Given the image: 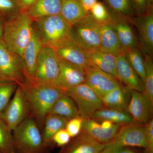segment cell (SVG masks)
<instances>
[{
    "instance_id": "17",
    "label": "cell",
    "mask_w": 153,
    "mask_h": 153,
    "mask_svg": "<svg viewBox=\"0 0 153 153\" xmlns=\"http://www.w3.org/2000/svg\"><path fill=\"white\" fill-rule=\"evenodd\" d=\"M117 75L120 82L130 90L143 92L144 82L121 53L117 55Z\"/></svg>"
},
{
    "instance_id": "25",
    "label": "cell",
    "mask_w": 153,
    "mask_h": 153,
    "mask_svg": "<svg viewBox=\"0 0 153 153\" xmlns=\"http://www.w3.org/2000/svg\"><path fill=\"white\" fill-rule=\"evenodd\" d=\"M49 114L65 118L68 120L79 116V111L75 102L65 92L55 101Z\"/></svg>"
},
{
    "instance_id": "27",
    "label": "cell",
    "mask_w": 153,
    "mask_h": 153,
    "mask_svg": "<svg viewBox=\"0 0 153 153\" xmlns=\"http://www.w3.org/2000/svg\"><path fill=\"white\" fill-rule=\"evenodd\" d=\"M91 118L99 121L108 120L121 125L134 122L126 111H120L105 107L96 111Z\"/></svg>"
},
{
    "instance_id": "8",
    "label": "cell",
    "mask_w": 153,
    "mask_h": 153,
    "mask_svg": "<svg viewBox=\"0 0 153 153\" xmlns=\"http://www.w3.org/2000/svg\"><path fill=\"white\" fill-rule=\"evenodd\" d=\"M60 68V58L55 49L44 46L38 58L33 79L30 80L55 85L59 76Z\"/></svg>"
},
{
    "instance_id": "44",
    "label": "cell",
    "mask_w": 153,
    "mask_h": 153,
    "mask_svg": "<svg viewBox=\"0 0 153 153\" xmlns=\"http://www.w3.org/2000/svg\"><path fill=\"white\" fill-rule=\"evenodd\" d=\"M5 22V21L0 17V38H2V37L3 30H4Z\"/></svg>"
},
{
    "instance_id": "19",
    "label": "cell",
    "mask_w": 153,
    "mask_h": 153,
    "mask_svg": "<svg viewBox=\"0 0 153 153\" xmlns=\"http://www.w3.org/2000/svg\"><path fill=\"white\" fill-rule=\"evenodd\" d=\"M55 50L60 59L71 64L84 69L91 65L88 52L71 41Z\"/></svg>"
},
{
    "instance_id": "42",
    "label": "cell",
    "mask_w": 153,
    "mask_h": 153,
    "mask_svg": "<svg viewBox=\"0 0 153 153\" xmlns=\"http://www.w3.org/2000/svg\"><path fill=\"white\" fill-rule=\"evenodd\" d=\"M83 8L87 13H89L91 7L97 1V0H79Z\"/></svg>"
},
{
    "instance_id": "26",
    "label": "cell",
    "mask_w": 153,
    "mask_h": 153,
    "mask_svg": "<svg viewBox=\"0 0 153 153\" xmlns=\"http://www.w3.org/2000/svg\"><path fill=\"white\" fill-rule=\"evenodd\" d=\"M79 0H63L60 14L72 26L88 15Z\"/></svg>"
},
{
    "instance_id": "24",
    "label": "cell",
    "mask_w": 153,
    "mask_h": 153,
    "mask_svg": "<svg viewBox=\"0 0 153 153\" xmlns=\"http://www.w3.org/2000/svg\"><path fill=\"white\" fill-rule=\"evenodd\" d=\"M63 0H37L26 11L33 21L51 15L60 14Z\"/></svg>"
},
{
    "instance_id": "41",
    "label": "cell",
    "mask_w": 153,
    "mask_h": 153,
    "mask_svg": "<svg viewBox=\"0 0 153 153\" xmlns=\"http://www.w3.org/2000/svg\"><path fill=\"white\" fill-rule=\"evenodd\" d=\"M22 11H27L37 0H16Z\"/></svg>"
},
{
    "instance_id": "31",
    "label": "cell",
    "mask_w": 153,
    "mask_h": 153,
    "mask_svg": "<svg viewBox=\"0 0 153 153\" xmlns=\"http://www.w3.org/2000/svg\"><path fill=\"white\" fill-rule=\"evenodd\" d=\"M19 84L15 82L0 80V116L13 96Z\"/></svg>"
},
{
    "instance_id": "15",
    "label": "cell",
    "mask_w": 153,
    "mask_h": 153,
    "mask_svg": "<svg viewBox=\"0 0 153 153\" xmlns=\"http://www.w3.org/2000/svg\"><path fill=\"white\" fill-rule=\"evenodd\" d=\"M60 65L59 76L55 85L56 87L65 91L85 82L84 68L60 58Z\"/></svg>"
},
{
    "instance_id": "9",
    "label": "cell",
    "mask_w": 153,
    "mask_h": 153,
    "mask_svg": "<svg viewBox=\"0 0 153 153\" xmlns=\"http://www.w3.org/2000/svg\"><path fill=\"white\" fill-rule=\"evenodd\" d=\"M105 146L146 148L145 124L131 123L121 126L116 134Z\"/></svg>"
},
{
    "instance_id": "45",
    "label": "cell",
    "mask_w": 153,
    "mask_h": 153,
    "mask_svg": "<svg viewBox=\"0 0 153 153\" xmlns=\"http://www.w3.org/2000/svg\"><path fill=\"white\" fill-rule=\"evenodd\" d=\"M149 7H153V0H147Z\"/></svg>"
},
{
    "instance_id": "36",
    "label": "cell",
    "mask_w": 153,
    "mask_h": 153,
    "mask_svg": "<svg viewBox=\"0 0 153 153\" xmlns=\"http://www.w3.org/2000/svg\"><path fill=\"white\" fill-rule=\"evenodd\" d=\"M83 121L82 118L78 116L71 119L67 122L65 128L71 138L77 137L81 132Z\"/></svg>"
},
{
    "instance_id": "23",
    "label": "cell",
    "mask_w": 153,
    "mask_h": 153,
    "mask_svg": "<svg viewBox=\"0 0 153 153\" xmlns=\"http://www.w3.org/2000/svg\"><path fill=\"white\" fill-rule=\"evenodd\" d=\"M88 54L91 65L117 78V55L100 50Z\"/></svg>"
},
{
    "instance_id": "20",
    "label": "cell",
    "mask_w": 153,
    "mask_h": 153,
    "mask_svg": "<svg viewBox=\"0 0 153 153\" xmlns=\"http://www.w3.org/2000/svg\"><path fill=\"white\" fill-rule=\"evenodd\" d=\"M121 126L115 124L111 128L105 129L97 121L87 119L83 120L81 131L97 141L105 145L114 137Z\"/></svg>"
},
{
    "instance_id": "4",
    "label": "cell",
    "mask_w": 153,
    "mask_h": 153,
    "mask_svg": "<svg viewBox=\"0 0 153 153\" xmlns=\"http://www.w3.org/2000/svg\"><path fill=\"white\" fill-rule=\"evenodd\" d=\"M13 135L17 153H44L47 146L34 118L25 119L13 131Z\"/></svg>"
},
{
    "instance_id": "6",
    "label": "cell",
    "mask_w": 153,
    "mask_h": 153,
    "mask_svg": "<svg viewBox=\"0 0 153 153\" xmlns=\"http://www.w3.org/2000/svg\"><path fill=\"white\" fill-rule=\"evenodd\" d=\"M71 41L88 52L100 50L99 25L89 13L84 19L72 25Z\"/></svg>"
},
{
    "instance_id": "11",
    "label": "cell",
    "mask_w": 153,
    "mask_h": 153,
    "mask_svg": "<svg viewBox=\"0 0 153 153\" xmlns=\"http://www.w3.org/2000/svg\"><path fill=\"white\" fill-rule=\"evenodd\" d=\"M85 83L102 98L121 83L112 75L91 65L85 68Z\"/></svg>"
},
{
    "instance_id": "7",
    "label": "cell",
    "mask_w": 153,
    "mask_h": 153,
    "mask_svg": "<svg viewBox=\"0 0 153 153\" xmlns=\"http://www.w3.org/2000/svg\"><path fill=\"white\" fill-rule=\"evenodd\" d=\"M75 102L82 119L92 118L103 106L101 99L85 82L64 91Z\"/></svg>"
},
{
    "instance_id": "13",
    "label": "cell",
    "mask_w": 153,
    "mask_h": 153,
    "mask_svg": "<svg viewBox=\"0 0 153 153\" xmlns=\"http://www.w3.org/2000/svg\"><path fill=\"white\" fill-rule=\"evenodd\" d=\"M139 33L138 47L143 54L152 57L153 53V7L149 9L146 14L137 16L133 19Z\"/></svg>"
},
{
    "instance_id": "3",
    "label": "cell",
    "mask_w": 153,
    "mask_h": 153,
    "mask_svg": "<svg viewBox=\"0 0 153 153\" xmlns=\"http://www.w3.org/2000/svg\"><path fill=\"white\" fill-rule=\"evenodd\" d=\"M33 28V20L26 11H22L5 21L2 38L10 48L22 57Z\"/></svg>"
},
{
    "instance_id": "18",
    "label": "cell",
    "mask_w": 153,
    "mask_h": 153,
    "mask_svg": "<svg viewBox=\"0 0 153 153\" xmlns=\"http://www.w3.org/2000/svg\"><path fill=\"white\" fill-rule=\"evenodd\" d=\"M62 147L58 153H101L105 144L97 141L82 131Z\"/></svg>"
},
{
    "instance_id": "22",
    "label": "cell",
    "mask_w": 153,
    "mask_h": 153,
    "mask_svg": "<svg viewBox=\"0 0 153 153\" xmlns=\"http://www.w3.org/2000/svg\"><path fill=\"white\" fill-rule=\"evenodd\" d=\"M99 23L100 38V50L118 55L122 52L121 47L111 21Z\"/></svg>"
},
{
    "instance_id": "37",
    "label": "cell",
    "mask_w": 153,
    "mask_h": 153,
    "mask_svg": "<svg viewBox=\"0 0 153 153\" xmlns=\"http://www.w3.org/2000/svg\"><path fill=\"white\" fill-rule=\"evenodd\" d=\"M146 153H153V120L145 124Z\"/></svg>"
},
{
    "instance_id": "35",
    "label": "cell",
    "mask_w": 153,
    "mask_h": 153,
    "mask_svg": "<svg viewBox=\"0 0 153 153\" xmlns=\"http://www.w3.org/2000/svg\"><path fill=\"white\" fill-rule=\"evenodd\" d=\"M89 13L98 23H104L111 21V16L107 7L100 2H97L91 7Z\"/></svg>"
},
{
    "instance_id": "21",
    "label": "cell",
    "mask_w": 153,
    "mask_h": 153,
    "mask_svg": "<svg viewBox=\"0 0 153 153\" xmlns=\"http://www.w3.org/2000/svg\"><path fill=\"white\" fill-rule=\"evenodd\" d=\"M131 91L120 84L101 98L103 106L106 108L126 111Z\"/></svg>"
},
{
    "instance_id": "10",
    "label": "cell",
    "mask_w": 153,
    "mask_h": 153,
    "mask_svg": "<svg viewBox=\"0 0 153 153\" xmlns=\"http://www.w3.org/2000/svg\"><path fill=\"white\" fill-rule=\"evenodd\" d=\"M30 112L23 88L18 85L5 109L0 116L12 131L27 117Z\"/></svg>"
},
{
    "instance_id": "14",
    "label": "cell",
    "mask_w": 153,
    "mask_h": 153,
    "mask_svg": "<svg viewBox=\"0 0 153 153\" xmlns=\"http://www.w3.org/2000/svg\"><path fill=\"white\" fill-rule=\"evenodd\" d=\"M153 106V103L143 92L131 91L126 111L135 122L146 124L152 119Z\"/></svg>"
},
{
    "instance_id": "12",
    "label": "cell",
    "mask_w": 153,
    "mask_h": 153,
    "mask_svg": "<svg viewBox=\"0 0 153 153\" xmlns=\"http://www.w3.org/2000/svg\"><path fill=\"white\" fill-rule=\"evenodd\" d=\"M109 11L111 22L120 42L121 53L126 49L138 47V41L132 26L134 18L124 16Z\"/></svg>"
},
{
    "instance_id": "5",
    "label": "cell",
    "mask_w": 153,
    "mask_h": 153,
    "mask_svg": "<svg viewBox=\"0 0 153 153\" xmlns=\"http://www.w3.org/2000/svg\"><path fill=\"white\" fill-rule=\"evenodd\" d=\"M26 79L23 58L0 38V80L13 81L22 85Z\"/></svg>"
},
{
    "instance_id": "34",
    "label": "cell",
    "mask_w": 153,
    "mask_h": 153,
    "mask_svg": "<svg viewBox=\"0 0 153 153\" xmlns=\"http://www.w3.org/2000/svg\"><path fill=\"white\" fill-rule=\"evenodd\" d=\"M22 12L16 0H0V17L7 21Z\"/></svg>"
},
{
    "instance_id": "32",
    "label": "cell",
    "mask_w": 153,
    "mask_h": 153,
    "mask_svg": "<svg viewBox=\"0 0 153 153\" xmlns=\"http://www.w3.org/2000/svg\"><path fill=\"white\" fill-rule=\"evenodd\" d=\"M109 10L114 13L133 18L134 13L130 0H105Z\"/></svg>"
},
{
    "instance_id": "38",
    "label": "cell",
    "mask_w": 153,
    "mask_h": 153,
    "mask_svg": "<svg viewBox=\"0 0 153 153\" xmlns=\"http://www.w3.org/2000/svg\"><path fill=\"white\" fill-rule=\"evenodd\" d=\"M71 139L66 129L63 128L57 132L52 137V142L55 143L58 147H63L68 144Z\"/></svg>"
},
{
    "instance_id": "16",
    "label": "cell",
    "mask_w": 153,
    "mask_h": 153,
    "mask_svg": "<svg viewBox=\"0 0 153 153\" xmlns=\"http://www.w3.org/2000/svg\"><path fill=\"white\" fill-rule=\"evenodd\" d=\"M33 27L32 36L24 49L22 56L25 63L27 79L29 80L33 79L39 55L44 46L33 26Z\"/></svg>"
},
{
    "instance_id": "43",
    "label": "cell",
    "mask_w": 153,
    "mask_h": 153,
    "mask_svg": "<svg viewBox=\"0 0 153 153\" xmlns=\"http://www.w3.org/2000/svg\"><path fill=\"white\" fill-rule=\"evenodd\" d=\"M100 125L102 128L105 129H109L112 128L115 124L114 123H113L110 121L108 120H102V121Z\"/></svg>"
},
{
    "instance_id": "33",
    "label": "cell",
    "mask_w": 153,
    "mask_h": 153,
    "mask_svg": "<svg viewBox=\"0 0 153 153\" xmlns=\"http://www.w3.org/2000/svg\"><path fill=\"white\" fill-rule=\"evenodd\" d=\"M15 150L13 131L0 117V152L11 153Z\"/></svg>"
},
{
    "instance_id": "47",
    "label": "cell",
    "mask_w": 153,
    "mask_h": 153,
    "mask_svg": "<svg viewBox=\"0 0 153 153\" xmlns=\"http://www.w3.org/2000/svg\"><path fill=\"white\" fill-rule=\"evenodd\" d=\"M0 153H1V152H0Z\"/></svg>"
},
{
    "instance_id": "40",
    "label": "cell",
    "mask_w": 153,
    "mask_h": 153,
    "mask_svg": "<svg viewBox=\"0 0 153 153\" xmlns=\"http://www.w3.org/2000/svg\"><path fill=\"white\" fill-rule=\"evenodd\" d=\"M101 153H140L129 147L105 146Z\"/></svg>"
},
{
    "instance_id": "46",
    "label": "cell",
    "mask_w": 153,
    "mask_h": 153,
    "mask_svg": "<svg viewBox=\"0 0 153 153\" xmlns=\"http://www.w3.org/2000/svg\"><path fill=\"white\" fill-rule=\"evenodd\" d=\"M11 153H17V152H16V150L13 151Z\"/></svg>"
},
{
    "instance_id": "28",
    "label": "cell",
    "mask_w": 153,
    "mask_h": 153,
    "mask_svg": "<svg viewBox=\"0 0 153 153\" xmlns=\"http://www.w3.org/2000/svg\"><path fill=\"white\" fill-rule=\"evenodd\" d=\"M68 121L65 118L56 115L47 114L44 119L42 133L44 143L47 146L52 143V137L57 132L65 128Z\"/></svg>"
},
{
    "instance_id": "29",
    "label": "cell",
    "mask_w": 153,
    "mask_h": 153,
    "mask_svg": "<svg viewBox=\"0 0 153 153\" xmlns=\"http://www.w3.org/2000/svg\"><path fill=\"white\" fill-rule=\"evenodd\" d=\"M136 73L143 80H145V66L143 55L138 47L126 49L122 52Z\"/></svg>"
},
{
    "instance_id": "2",
    "label": "cell",
    "mask_w": 153,
    "mask_h": 153,
    "mask_svg": "<svg viewBox=\"0 0 153 153\" xmlns=\"http://www.w3.org/2000/svg\"><path fill=\"white\" fill-rule=\"evenodd\" d=\"M33 26L44 46L55 49L71 41L72 26L60 14L36 19Z\"/></svg>"
},
{
    "instance_id": "39",
    "label": "cell",
    "mask_w": 153,
    "mask_h": 153,
    "mask_svg": "<svg viewBox=\"0 0 153 153\" xmlns=\"http://www.w3.org/2000/svg\"><path fill=\"white\" fill-rule=\"evenodd\" d=\"M135 13L137 16H141L146 14L149 7L147 0H130ZM152 8V7H151Z\"/></svg>"
},
{
    "instance_id": "1",
    "label": "cell",
    "mask_w": 153,
    "mask_h": 153,
    "mask_svg": "<svg viewBox=\"0 0 153 153\" xmlns=\"http://www.w3.org/2000/svg\"><path fill=\"white\" fill-rule=\"evenodd\" d=\"M20 85L23 88L30 112L38 125L43 127L45 117L64 91L52 84L27 79Z\"/></svg>"
},
{
    "instance_id": "30",
    "label": "cell",
    "mask_w": 153,
    "mask_h": 153,
    "mask_svg": "<svg viewBox=\"0 0 153 153\" xmlns=\"http://www.w3.org/2000/svg\"><path fill=\"white\" fill-rule=\"evenodd\" d=\"M144 59L145 78L143 93L153 104V63L152 57L143 54Z\"/></svg>"
}]
</instances>
